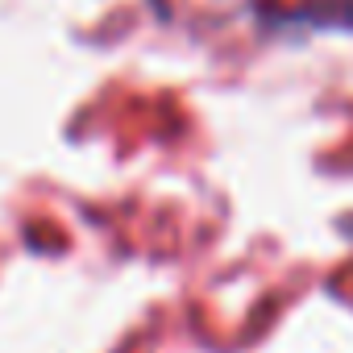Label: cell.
Listing matches in <instances>:
<instances>
[{
  "label": "cell",
  "instance_id": "6da1fadb",
  "mask_svg": "<svg viewBox=\"0 0 353 353\" xmlns=\"http://www.w3.org/2000/svg\"><path fill=\"white\" fill-rule=\"evenodd\" d=\"M312 21H336V26H353V0H312L307 5Z\"/></svg>",
  "mask_w": 353,
  "mask_h": 353
}]
</instances>
